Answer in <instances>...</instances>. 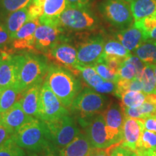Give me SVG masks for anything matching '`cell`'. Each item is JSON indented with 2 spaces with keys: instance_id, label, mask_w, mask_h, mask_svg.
Returning a JSON list of instances; mask_svg holds the SVG:
<instances>
[{
  "instance_id": "45",
  "label": "cell",
  "mask_w": 156,
  "mask_h": 156,
  "mask_svg": "<svg viewBox=\"0 0 156 156\" xmlns=\"http://www.w3.org/2000/svg\"><path fill=\"white\" fill-rule=\"evenodd\" d=\"M58 152L54 151H46L42 152H38V153H34V152H29L27 156H59Z\"/></svg>"
},
{
  "instance_id": "13",
  "label": "cell",
  "mask_w": 156,
  "mask_h": 156,
  "mask_svg": "<svg viewBox=\"0 0 156 156\" xmlns=\"http://www.w3.org/2000/svg\"><path fill=\"white\" fill-rule=\"evenodd\" d=\"M24 56L9 54L0 64V92L18 84Z\"/></svg>"
},
{
  "instance_id": "15",
  "label": "cell",
  "mask_w": 156,
  "mask_h": 156,
  "mask_svg": "<svg viewBox=\"0 0 156 156\" xmlns=\"http://www.w3.org/2000/svg\"><path fill=\"white\" fill-rule=\"evenodd\" d=\"M144 129L143 119L125 117L123 125L122 141L120 145L129 151L135 152Z\"/></svg>"
},
{
  "instance_id": "7",
  "label": "cell",
  "mask_w": 156,
  "mask_h": 156,
  "mask_svg": "<svg viewBox=\"0 0 156 156\" xmlns=\"http://www.w3.org/2000/svg\"><path fill=\"white\" fill-rule=\"evenodd\" d=\"M69 114L67 108L44 82L40 91L38 119L44 122H51Z\"/></svg>"
},
{
  "instance_id": "40",
  "label": "cell",
  "mask_w": 156,
  "mask_h": 156,
  "mask_svg": "<svg viewBox=\"0 0 156 156\" xmlns=\"http://www.w3.org/2000/svg\"><path fill=\"white\" fill-rule=\"evenodd\" d=\"M143 122L145 129L156 133V114L145 118L143 119Z\"/></svg>"
},
{
  "instance_id": "9",
  "label": "cell",
  "mask_w": 156,
  "mask_h": 156,
  "mask_svg": "<svg viewBox=\"0 0 156 156\" xmlns=\"http://www.w3.org/2000/svg\"><path fill=\"white\" fill-rule=\"evenodd\" d=\"M44 55L54 65L66 68L75 75H79L77 69V50L73 46L64 42H58Z\"/></svg>"
},
{
  "instance_id": "24",
  "label": "cell",
  "mask_w": 156,
  "mask_h": 156,
  "mask_svg": "<svg viewBox=\"0 0 156 156\" xmlns=\"http://www.w3.org/2000/svg\"><path fill=\"white\" fill-rule=\"evenodd\" d=\"M23 91L18 84L7 87L0 92V113L8 111L17 101H20Z\"/></svg>"
},
{
  "instance_id": "6",
  "label": "cell",
  "mask_w": 156,
  "mask_h": 156,
  "mask_svg": "<svg viewBox=\"0 0 156 156\" xmlns=\"http://www.w3.org/2000/svg\"><path fill=\"white\" fill-rule=\"evenodd\" d=\"M100 10L110 24L122 30L133 23L131 5L125 0H104L100 5Z\"/></svg>"
},
{
  "instance_id": "44",
  "label": "cell",
  "mask_w": 156,
  "mask_h": 156,
  "mask_svg": "<svg viewBox=\"0 0 156 156\" xmlns=\"http://www.w3.org/2000/svg\"><path fill=\"white\" fill-rule=\"evenodd\" d=\"M12 136V134H11V132L0 123V147L7 140H9Z\"/></svg>"
},
{
  "instance_id": "25",
  "label": "cell",
  "mask_w": 156,
  "mask_h": 156,
  "mask_svg": "<svg viewBox=\"0 0 156 156\" xmlns=\"http://www.w3.org/2000/svg\"><path fill=\"white\" fill-rule=\"evenodd\" d=\"M131 55V52L129 51L118 40L110 39L105 42L103 61L108 58H115L124 61Z\"/></svg>"
},
{
  "instance_id": "42",
  "label": "cell",
  "mask_w": 156,
  "mask_h": 156,
  "mask_svg": "<svg viewBox=\"0 0 156 156\" xmlns=\"http://www.w3.org/2000/svg\"><path fill=\"white\" fill-rule=\"evenodd\" d=\"M90 0H66L67 7L73 8H86Z\"/></svg>"
},
{
  "instance_id": "29",
  "label": "cell",
  "mask_w": 156,
  "mask_h": 156,
  "mask_svg": "<svg viewBox=\"0 0 156 156\" xmlns=\"http://www.w3.org/2000/svg\"><path fill=\"white\" fill-rule=\"evenodd\" d=\"M140 80L142 84V92L146 95L153 93L156 94V83L153 65H145Z\"/></svg>"
},
{
  "instance_id": "28",
  "label": "cell",
  "mask_w": 156,
  "mask_h": 156,
  "mask_svg": "<svg viewBox=\"0 0 156 156\" xmlns=\"http://www.w3.org/2000/svg\"><path fill=\"white\" fill-rule=\"evenodd\" d=\"M77 69L80 73L84 80L86 82L89 86L93 87V89L100 86L105 80L98 74L93 66L78 65Z\"/></svg>"
},
{
  "instance_id": "4",
  "label": "cell",
  "mask_w": 156,
  "mask_h": 156,
  "mask_svg": "<svg viewBox=\"0 0 156 156\" xmlns=\"http://www.w3.org/2000/svg\"><path fill=\"white\" fill-rule=\"evenodd\" d=\"M108 105L106 97L86 87L77 95L69 108L77 119H86L102 114Z\"/></svg>"
},
{
  "instance_id": "32",
  "label": "cell",
  "mask_w": 156,
  "mask_h": 156,
  "mask_svg": "<svg viewBox=\"0 0 156 156\" xmlns=\"http://www.w3.org/2000/svg\"><path fill=\"white\" fill-rule=\"evenodd\" d=\"M155 148H156V133L144 129L136 151L146 153Z\"/></svg>"
},
{
  "instance_id": "41",
  "label": "cell",
  "mask_w": 156,
  "mask_h": 156,
  "mask_svg": "<svg viewBox=\"0 0 156 156\" xmlns=\"http://www.w3.org/2000/svg\"><path fill=\"white\" fill-rule=\"evenodd\" d=\"M132 153V151L122 147L119 144L114 146L111 153V156H130Z\"/></svg>"
},
{
  "instance_id": "21",
  "label": "cell",
  "mask_w": 156,
  "mask_h": 156,
  "mask_svg": "<svg viewBox=\"0 0 156 156\" xmlns=\"http://www.w3.org/2000/svg\"><path fill=\"white\" fill-rule=\"evenodd\" d=\"M117 40L129 52H133L146 41L144 34L134 25L121 30L116 34Z\"/></svg>"
},
{
  "instance_id": "5",
  "label": "cell",
  "mask_w": 156,
  "mask_h": 156,
  "mask_svg": "<svg viewBox=\"0 0 156 156\" xmlns=\"http://www.w3.org/2000/svg\"><path fill=\"white\" fill-rule=\"evenodd\" d=\"M45 123L49 132L52 144L58 153L80 132L74 118L69 114Z\"/></svg>"
},
{
  "instance_id": "17",
  "label": "cell",
  "mask_w": 156,
  "mask_h": 156,
  "mask_svg": "<svg viewBox=\"0 0 156 156\" xmlns=\"http://www.w3.org/2000/svg\"><path fill=\"white\" fill-rule=\"evenodd\" d=\"M34 119L35 118L25 114L20 103L17 101L8 111L2 114L0 123L13 135L16 134L25 124L30 122Z\"/></svg>"
},
{
  "instance_id": "35",
  "label": "cell",
  "mask_w": 156,
  "mask_h": 156,
  "mask_svg": "<svg viewBox=\"0 0 156 156\" xmlns=\"http://www.w3.org/2000/svg\"><path fill=\"white\" fill-rule=\"evenodd\" d=\"M118 75L119 78L121 80H134L136 78L135 67L133 65V64L129 62L127 59H125L119 69Z\"/></svg>"
},
{
  "instance_id": "27",
  "label": "cell",
  "mask_w": 156,
  "mask_h": 156,
  "mask_svg": "<svg viewBox=\"0 0 156 156\" xmlns=\"http://www.w3.org/2000/svg\"><path fill=\"white\" fill-rule=\"evenodd\" d=\"M133 25L142 31L146 40L156 41V12L134 23Z\"/></svg>"
},
{
  "instance_id": "12",
  "label": "cell",
  "mask_w": 156,
  "mask_h": 156,
  "mask_svg": "<svg viewBox=\"0 0 156 156\" xmlns=\"http://www.w3.org/2000/svg\"><path fill=\"white\" fill-rule=\"evenodd\" d=\"M105 40L98 36L80 44L77 48V62L80 66H94L103 62Z\"/></svg>"
},
{
  "instance_id": "37",
  "label": "cell",
  "mask_w": 156,
  "mask_h": 156,
  "mask_svg": "<svg viewBox=\"0 0 156 156\" xmlns=\"http://www.w3.org/2000/svg\"><path fill=\"white\" fill-rule=\"evenodd\" d=\"M12 41V39L6 28L5 25L0 21V49L1 48L5 47L6 45L10 43Z\"/></svg>"
},
{
  "instance_id": "16",
  "label": "cell",
  "mask_w": 156,
  "mask_h": 156,
  "mask_svg": "<svg viewBox=\"0 0 156 156\" xmlns=\"http://www.w3.org/2000/svg\"><path fill=\"white\" fill-rule=\"evenodd\" d=\"M62 33V27H55L51 25L40 24L35 33L36 51L47 52L54 45L61 41Z\"/></svg>"
},
{
  "instance_id": "39",
  "label": "cell",
  "mask_w": 156,
  "mask_h": 156,
  "mask_svg": "<svg viewBox=\"0 0 156 156\" xmlns=\"http://www.w3.org/2000/svg\"><path fill=\"white\" fill-rule=\"evenodd\" d=\"M126 59H127L129 62H131L132 64H133V65L135 67L136 71V78L140 79V78H141L142 72H143L144 70V68L145 67V64L135 55H131L129 57L126 58Z\"/></svg>"
},
{
  "instance_id": "22",
  "label": "cell",
  "mask_w": 156,
  "mask_h": 156,
  "mask_svg": "<svg viewBox=\"0 0 156 156\" xmlns=\"http://www.w3.org/2000/svg\"><path fill=\"white\" fill-rule=\"evenodd\" d=\"M28 22H29L28 7L12 12L6 17L5 25L12 39L17 31Z\"/></svg>"
},
{
  "instance_id": "33",
  "label": "cell",
  "mask_w": 156,
  "mask_h": 156,
  "mask_svg": "<svg viewBox=\"0 0 156 156\" xmlns=\"http://www.w3.org/2000/svg\"><path fill=\"white\" fill-rule=\"evenodd\" d=\"M0 156H25V154L12 136L0 147Z\"/></svg>"
},
{
  "instance_id": "3",
  "label": "cell",
  "mask_w": 156,
  "mask_h": 156,
  "mask_svg": "<svg viewBox=\"0 0 156 156\" xmlns=\"http://www.w3.org/2000/svg\"><path fill=\"white\" fill-rule=\"evenodd\" d=\"M23 56L24 59L18 81V85L23 92L34 85H42L50 66L44 56L32 53L25 54Z\"/></svg>"
},
{
  "instance_id": "30",
  "label": "cell",
  "mask_w": 156,
  "mask_h": 156,
  "mask_svg": "<svg viewBox=\"0 0 156 156\" xmlns=\"http://www.w3.org/2000/svg\"><path fill=\"white\" fill-rule=\"evenodd\" d=\"M122 106L129 108H139L146 100V94L142 91H126L119 98Z\"/></svg>"
},
{
  "instance_id": "26",
  "label": "cell",
  "mask_w": 156,
  "mask_h": 156,
  "mask_svg": "<svg viewBox=\"0 0 156 156\" xmlns=\"http://www.w3.org/2000/svg\"><path fill=\"white\" fill-rule=\"evenodd\" d=\"M145 65L156 64V41L146 40L133 52Z\"/></svg>"
},
{
  "instance_id": "36",
  "label": "cell",
  "mask_w": 156,
  "mask_h": 156,
  "mask_svg": "<svg viewBox=\"0 0 156 156\" xmlns=\"http://www.w3.org/2000/svg\"><path fill=\"white\" fill-rule=\"evenodd\" d=\"M98 93H115L116 90V83L112 81L104 80L100 86L94 89Z\"/></svg>"
},
{
  "instance_id": "43",
  "label": "cell",
  "mask_w": 156,
  "mask_h": 156,
  "mask_svg": "<svg viewBox=\"0 0 156 156\" xmlns=\"http://www.w3.org/2000/svg\"><path fill=\"white\" fill-rule=\"evenodd\" d=\"M115 145H112L108 148H105V149L93 148L88 156H111V153Z\"/></svg>"
},
{
  "instance_id": "38",
  "label": "cell",
  "mask_w": 156,
  "mask_h": 156,
  "mask_svg": "<svg viewBox=\"0 0 156 156\" xmlns=\"http://www.w3.org/2000/svg\"><path fill=\"white\" fill-rule=\"evenodd\" d=\"M28 10L29 21L40 18L43 15V7L37 5L34 2L28 6Z\"/></svg>"
},
{
  "instance_id": "53",
  "label": "cell",
  "mask_w": 156,
  "mask_h": 156,
  "mask_svg": "<svg viewBox=\"0 0 156 156\" xmlns=\"http://www.w3.org/2000/svg\"><path fill=\"white\" fill-rule=\"evenodd\" d=\"M1 116H2V114H1V113H0V119H1Z\"/></svg>"
},
{
  "instance_id": "51",
  "label": "cell",
  "mask_w": 156,
  "mask_h": 156,
  "mask_svg": "<svg viewBox=\"0 0 156 156\" xmlns=\"http://www.w3.org/2000/svg\"><path fill=\"white\" fill-rule=\"evenodd\" d=\"M130 156H136L135 152H132V153H131V155H130Z\"/></svg>"
},
{
  "instance_id": "50",
  "label": "cell",
  "mask_w": 156,
  "mask_h": 156,
  "mask_svg": "<svg viewBox=\"0 0 156 156\" xmlns=\"http://www.w3.org/2000/svg\"><path fill=\"white\" fill-rule=\"evenodd\" d=\"M153 69H154V75H155V83H156V64L155 65H153Z\"/></svg>"
},
{
  "instance_id": "1",
  "label": "cell",
  "mask_w": 156,
  "mask_h": 156,
  "mask_svg": "<svg viewBox=\"0 0 156 156\" xmlns=\"http://www.w3.org/2000/svg\"><path fill=\"white\" fill-rule=\"evenodd\" d=\"M44 82L67 108L82 89L80 82L71 71L54 64L49 66Z\"/></svg>"
},
{
  "instance_id": "10",
  "label": "cell",
  "mask_w": 156,
  "mask_h": 156,
  "mask_svg": "<svg viewBox=\"0 0 156 156\" xmlns=\"http://www.w3.org/2000/svg\"><path fill=\"white\" fill-rule=\"evenodd\" d=\"M97 23L95 17L86 8L67 7L60 16L61 26L73 30H91Z\"/></svg>"
},
{
  "instance_id": "46",
  "label": "cell",
  "mask_w": 156,
  "mask_h": 156,
  "mask_svg": "<svg viewBox=\"0 0 156 156\" xmlns=\"http://www.w3.org/2000/svg\"><path fill=\"white\" fill-rule=\"evenodd\" d=\"M9 53H8L7 51H2L0 49V64H1V62H2V60L4 58H5V56L7 55V54H9Z\"/></svg>"
},
{
  "instance_id": "23",
  "label": "cell",
  "mask_w": 156,
  "mask_h": 156,
  "mask_svg": "<svg viewBox=\"0 0 156 156\" xmlns=\"http://www.w3.org/2000/svg\"><path fill=\"white\" fill-rule=\"evenodd\" d=\"M130 5L134 23L156 12V0H132Z\"/></svg>"
},
{
  "instance_id": "20",
  "label": "cell",
  "mask_w": 156,
  "mask_h": 156,
  "mask_svg": "<svg viewBox=\"0 0 156 156\" xmlns=\"http://www.w3.org/2000/svg\"><path fill=\"white\" fill-rule=\"evenodd\" d=\"M93 149L86 134L80 132L73 141L58 153L59 156H88Z\"/></svg>"
},
{
  "instance_id": "2",
  "label": "cell",
  "mask_w": 156,
  "mask_h": 156,
  "mask_svg": "<svg viewBox=\"0 0 156 156\" xmlns=\"http://www.w3.org/2000/svg\"><path fill=\"white\" fill-rule=\"evenodd\" d=\"M12 138L20 147L28 152L56 151L46 123L38 119H34L25 124L16 134H13Z\"/></svg>"
},
{
  "instance_id": "34",
  "label": "cell",
  "mask_w": 156,
  "mask_h": 156,
  "mask_svg": "<svg viewBox=\"0 0 156 156\" xmlns=\"http://www.w3.org/2000/svg\"><path fill=\"white\" fill-rule=\"evenodd\" d=\"M93 67H95L98 74L105 80L112 81L116 83L119 79L118 73L113 71L104 62L97 63Z\"/></svg>"
},
{
  "instance_id": "14",
  "label": "cell",
  "mask_w": 156,
  "mask_h": 156,
  "mask_svg": "<svg viewBox=\"0 0 156 156\" xmlns=\"http://www.w3.org/2000/svg\"><path fill=\"white\" fill-rule=\"evenodd\" d=\"M40 20L38 19L34 20L26 23L13 37L12 41V48L15 51H36V38L35 33Z\"/></svg>"
},
{
  "instance_id": "18",
  "label": "cell",
  "mask_w": 156,
  "mask_h": 156,
  "mask_svg": "<svg viewBox=\"0 0 156 156\" xmlns=\"http://www.w3.org/2000/svg\"><path fill=\"white\" fill-rule=\"evenodd\" d=\"M66 8V0H46L43 5V15L39 18L40 24L62 27L60 16Z\"/></svg>"
},
{
  "instance_id": "8",
  "label": "cell",
  "mask_w": 156,
  "mask_h": 156,
  "mask_svg": "<svg viewBox=\"0 0 156 156\" xmlns=\"http://www.w3.org/2000/svg\"><path fill=\"white\" fill-rule=\"evenodd\" d=\"M77 122L85 130L93 148L105 149L112 146L106 133L103 113L86 119H77Z\"/></svg>"
},
{
  "instance_id": "49",
  "label": "cell",
  "mask_w": 156,
  "mask_h": 156,
  "mask_svg": "<svg viewBox=\"0 0 156 156\" xmlns=\"http://www.w3.org/2000/svg\"><path fill=\"white\" fill-rule=\"evenodd\" d=\"M136 156H145V153L144 152L140 151H135Z\"/></svg>"
},
{
  "instance_id": "52",
  "label": "cell",
  "mask_w": 156,
  "mask_h": 156,
  "mask_svg": "<svg viewBox=\"0 0 156 156\" xmlns=\"http://www.w3.org/2000/svg\"><path fill=\"white\" fill-rule=\"evenodd\" d=\"M125 1H126V2H131L132 0H125Z\"/></svg>"
},
{
  "instance_id": "31",
  "label": "cell",
  "mask_w": 156,
  "mask_h": 156,
  "mask_svg": "<svg viewBox=\"0 0 156 156\" xmlns=\"http://www.w3.org/2000/svg\"><path fill=\"white\" fill-rule=\"evenodd\" d=\"M33 3V0H0V13L7 17L15 11L28 7Z\"/></svg>"
},
{
  "instance_id": "11",
  "label": "cell",
  "mask_w": 156,
  "mask_h": 156,
  "mask_svg": "<svg viewBox=\"0 0 156 156\" xmlns=\"http://www.w3.org/2000/svg\"><path fill=\"white\" fill-rule=\"evenodd\" d=\"M103 114L109 141L112 145H119L122 141L123 125L125 118L122 107L117 103L109 104Z\"/></svg>"
},
{
  "instance_id": "19",
  "label": "cell",
  "mask_w": 156,
  "mask_h": 156,
  "mask_svg": "<svg viewBox=\"0 0 156 156\" xmlns=\"http://www.w3.org/2000/svg\"><path fill=\"white\" fill-rule=\"evenodd\" d=\"M41 85H36L25 90L23 92L19 101L25 114L35 119H38Z\"/></svg>"
},
{
  "instance_id": "47",
  "label": "cell",
  "mask_w": 156,
  "mask_h": 156,
  "mask_svg": "<svg viewBox=\"0 0 156 156\" xmlns=\"http://www.w3.org/2000/svg\"><path fill=\"white\" fill-rule=\"evenodd\" d=\"M145 153V156H156V148L151 150V151L146 152Z\"/></svg>"
},
{
  "instance_id": "48",
  "label": "cell",
  "mask_w": 156,
  "mask_h": 156,
  "mask_svg": "<svg viewBox=\"0 0 156 156\" xmlns=\"http://www.w3.org/2000/svg\"><path fill=\"white\" fill-rule=\"evenodd\" d=\"M45 2H46V0H33V2L35 3L37 5L41 6V7H43Z\"/></svg>"
}]
</instances>
